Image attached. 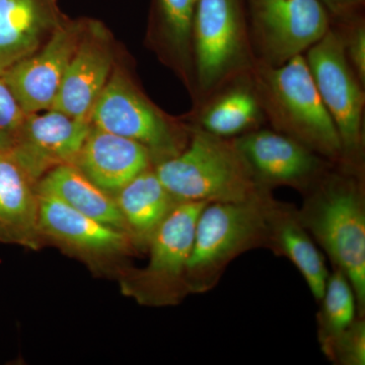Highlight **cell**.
<instances>
[{
	"label": "cell",
	"mask_w": 365,
	"mask_h": 365,
	"mask_svg": "<svg viewBox=\"0 0 365 365\" xmlns=\"http://www.w3.org/2000/svg\"><path fill=\"white\" fill-rule=\"evenodd\" d=\"M334 167V165H333ZM332 167V168H333ZM330 168L304 192L297 216L334 268L354 290L357 313L365 312V197L362 175Z\"/></svg>",
	"instance_id": "cell-1"
},
{
	"label": "cell",
	"mask_w": 365,
	"mask_h": 365,
	"mask_svg": "<svg viewBox=\"0 0 365 365\" xmlns=\"http://www.w3.org/2000/svg\"><path fill=\"white\" fill-rule=\"evenodd\" d=\"M250 78L264 116L276 131L292 137L334 165H340L339 134L322 101L304 55H297L280 66L256 59Z\"/></svg>",
	"instance_id": "cell-2"
},
{
	"label": "cell",
	"mask_w": 365,
	"mask_h": 365,
	"mask_svg": "<svg viewBox=\"0 0 365 365\" xmlns=\"http://www.w3.org/2000/svg\"><path fill=\"white\" fill-rule=\"evenodd\" d=\"M153 170L177 202H242L272 195L257 181L234 139L198 126L182 151Z\"/></svg>",
	"instance_id": "cell-3"
},
{
	"label": "cell",
	"mask_w": 365,
	"mask_h": 365,
	"mask_svg": "<svg viewBox=\"0 0 365 365\" xmlns=\"http://www.w3.org/2000/svg\"><path fill=\"white\" fill-rule=\"evenodd\" d=\"M272 195L242 202L207 203L197 220L187 268L189 294L212 289L225 269L250 250L266 248Z\"/></svg>",
	"instance_id": "cell-4"
},
{
	"label": "cell",
	"mask_w": 365,
	"mask_h": 365,
	"mask_svg": "<svg viewBox=\"0 0 365 365\" xmlns=\"http://www.w3.org/2000/svg\"><path fill=\"white\" fill-rule=\"evenodd\" d=\"M192 58L199 91L211 97L254 66L242 0H198L192 26Z\"/></svg>",
	"instance_id": "cell-5"
},
{
	"label": "cell",
	"mask_w": 365,
	"mask_h": 365,
	"mask_svg": "<svg viewBox=\"0 0 365 365\" xmlns=\"http://www.w3.org/2000/svg\"><path fill=\"white\" fill-rule=\"evenodd\" d=\"M306 59L339 134L342 145L339 167L364 175V85L348 61L340 33L330 28L307 50Z\"/></svg>",
	"instance_id": "cell-6"
},
{
	"label": "cell",
	"mask_w": 365,
	"mask_h": 365,
	"mask_svg": "<svg viewBox=\"0 0 365 365\" xmlns=\"http://www.w3.org/2000/svg\"><path fill=\"white\" fill-rule=\"evenodd\" d=\"M206 202H179L148 242V263L127 289L144 304H175L189 294L187 268L197 220Z\"/></svg>",
	"instance_id": "cell-7"
},
{
	"label": "cell",
	"mask_w": 365,
	"mask_h": 365,
	"mask_svg": "<svg viewBox=\"0 0 365 365\" xmlns=\"http://www.w3.org/2000/svg\"><path fill=\"white\" fill-rule=\"evenodd\" d=\"M91 122L102 130L143 144L155 163L178 155L189 140L120 71L110 76L101 91Z\"/></svg>",
	"instance_id": "cell-8"
},
{
	"label": "cell",
	"mask_w": 365,
	"mask_h": 365,
	"mask_svg": "<svg viewBox=\"0 0 365 365\" xmlns=\"http://www.w3.org/2000/svg\"><path fill=\"white\" fill-rule=\"evenodd\" d=\"M249 7L256 59L270 66L304 55L330 30L321 0H249Z\"/></svg>",
	"instance_id": "cell-9"
},
{
	"label": "cell",
	"mask_w": 365,
	"mask_h": 365,
	"mask_svg": "<svg viewBox=\"0 0 365 365\" xmlns=\"http://www.w3.org/2000/svg\"><path fill=\"white\" fill-rule=\"evenodd\" d=\"M234 141L257 181L270 191L287 186L304 193L336 165L276 130L256 129Z\"/></svg>",
	"instance_id": "cell-10"
},
{
	"label": "cell",
	"mask_w": 365,
	"mask_h": 365,
	"mask_svg": "<svg viewBox=\"0 0 365 365\" xmlns=\"http://www.w3.org/2000/svg\"><path fill=\"white\" fill-rule=\"evenodd\" d=\"M86 26H59L44 45L0 76L26 115L51 109Z\"/></svg>",
	"instance_id": "cell-11"
},
{
	"label": "cell",
	"mask_w": 365,
	"mask_h": 365,
	"mask_svg": "<svg viewBox=\"0 0 365 365\" xmlns=\"http://www.w3.org/2000/svg\"><path fill=\"white\" fill-rule=\"evenodd\" d=\"M91 128L79 119L49 109L26 115L18 140L9 155L33 182L63 165H73Z\"/></svg>",
	"instance_id": "cell-12"
},
{
	"label": "cell",
	"mask_w": 365,
	"mask_h": 365,
	"mask_svg": "<svg viewBox=\"0 0 365 365\" xmlns=\"http://www.w3.org/2000/svg\"><path fill=\"white\" fill-rule=\"evenodd\" d=\"M38 199L41 237L91 258L116 256L134 246L127 232L78 212L57 197L38 192Z\"/></svg>",
	"instance_id": "cell-13"
},
{
	"label": "cell",
	"mask_w": 365,
	"mask_h": 365,
	"mask_svg": "<svg viewBox=\"0 0 365 365\" xmlns=\"http://www.w3.org/2000/svg\"><path fill=\"white\" fill-rule=\"evenodd\" d=\"M112 66L113 52L107 34L102 26H86L51 109L91 120V109L110 78Z\"/></svg>",
	"instance_id": "cell-14"
},
{
	"label": "cell",
	"mask_w": 365,
	"mask_h": 365,
	"mask_svg": "<svg viewBox=\"0 0 365 365\" xmlns=\"http://www.w3.org/2000/svg\"><path fill=\"white\" fill-rule=\"evenodd\" d=\"M151 162L150 153L143 144L91 124L73 165L98 187L114 196L134 178L150 169Z\"/></svg>",
	"instance_id": "cell-15"
},
{
	"label": "cell",
	"mask_w": 365,
	"mask_h": 365,
	"mask_svg": "<svg viewBox=\"0 0 365 365\" xmlns=\"http://www.w3.org/2000/svg\"><path fill=\"white\" fill-rule=\"evenodd\" d=\"M37 184L9 153H0V242L39 247Z\"/></svg>",
	"instance_id": "cell-16"
},
{
	"label": "cell",
	"mask_w": 365,
	"mask_h": 365,
	"mask_svg": "<svg viewBox=\"0 0 365 365\" xmlns=\"http://www.w3.org/2000/svg\"><path fill=\"white\" fill-rule=\"evenodd\" d=\"M266 248L292 262L314 299L321 300L330 272L316 242L300 222L297 208L274 200L269 210Z\"/></svg>",
	"instance_id": "cell-17"
},
{
	"label": "cell",
	"mask_w": 365,
	"mask_h": 365,
	"mask_svg": "<svg viewBox=\"0 0 365 365\" xmlns=\"http://www.w3.org/2000/svg\"><path fill=\"white\" fill-rule=\"evenodd\" d=\"M114 199L127 234L138 248H148L155 230L179 203L150 168L120 189Z\"/></svg>",
	"instance_id": "cell-18"
},
{
	"label": "cell",
	"mask_w": 365,
	"mask_h": 365,
	"mask_svg": "<svg viewBox=\"0 0 365 365\" xmlns=\"http://www.w3.org/2000/svg\"><path fill=\"white\" fill-rule=\"evenodd\" d=\"M213 93L200 114L198 127L212 135L234 139L256 130L263 121L260 101L250 73Z\"/></svg>",
	"instance_id": "cell-19"
},
{
	"label": "cell",
	"mask_w": 365,
	"mask_h": 365,
	"mask_svg": "<svg viewBox=\"0 0 365 365\" xmlns=\"http://www.w3.org/2000/svg\"><path fill=\"white\" fill-rule=\"evenodd\" d=\"M39 193L57 197L78 212L127 232L114 196L98 187L73 165L55 168L37 182Z\"/></svg>",
	"instance_id": "cell-20"
},
{
	"label": "cell",
	"mask_w": 365,
	"mask_h": 365,
	"mask_svg": "<svg viewBox=\"0 0 365 365\" xmlns=\"http://www.w3.org/2000/svg\"><path fill=\"white\" fill-rule=\"evenodd\" d=\"M45 31L37 0H0V74L39 49Z\"/></svg>",
	"instance_id": "cell-21"
},
{
	"label": "cell",
	"mask_w": 365,
	"mask_h": 365,
	"mask_svg": "<svg viewBox=\"0 0 365 365\" xmlns=\"http://www.w3.org/2000/svg\"><path fill=\"white\" fill-rule=\"evenodd\" d=\"M318 313V338L321 350L344 332L359 317L356 297L347 277L339 269L329 274Z\"/></svg>",
	"instance_id": "cell-22"
},
{
	"label": "cell",
	"mask_w": 365,
	"mask_h": 365,
	"mask_svg": "<svg viewBox=\"0 0 365 365\" xmlns=\"http://www.w3.org/2000/svg\"><path fill=\"white\" fill-rule=\"evenodd\" d=\"M198 0H158L165 39L170 49L187 67L192 58V26Z\"/></svg>",
	"instance_id": "cell-23"
},
{
	"label": "cell",
	"mask_w": 365,
	"mask_h": 365,
	"mask_svg": "<svg viewBox=\"0 0 365 365\" xmlns=\"http://www.w3.org/2000/svg\"><path fill=\"white\" fill-rule=\"evenodd\" d=\"M322 352L338 365L365 364V322L357 317L344 332L326 346Z\"/></svg>",
	"instance_id": "cell-24"
},
{
	"label": "cell",
	"mask_w": 365,
	"mask_h": 365,
	"mask_svg": "<svg viewBox=\"0 0 365 365\" xmlns=\"http://www.w3.org/2000/svg\"><path fill=\"white\" fill-rule=\"evenodd\" d=\"M25 119V112L0 76V153H9L14 148Z\"/></svg>",
	"instance_id": "cell-25"
},
{
	"label": "cell",
	"mask_w": 365,
	"mask_h": 365,
	"mask_svg": "<svg viewBox=\"0 0 365 365\" xmlns=\"http://www.w3.org/2000/svg\"><path fill=\"white\" fill-rule=\"evenodd\" d=\"M342 37L346 56L356 73L360 83H365V26L364 21H357L348 29L347 32L340 33Z\"/></svg>",
	"instance_id": "cell-26"
},
{
	"label": "cell",
	"mask_w": 365,
	"mask_h": 365,
	"mask_svg": "<svg viewBox=\"0 0 365 365\" xmlns=\"http://www.w3.org/2000/svg\"><path fill=\"white\" fill-rule=\"evenodd\" d=\"M362 0H321L327 11L335 14L336 16H345L350 14L354 7L361 4Z\"/></svg>",
	"instance_id": "cell-27"
}]
</instances>
